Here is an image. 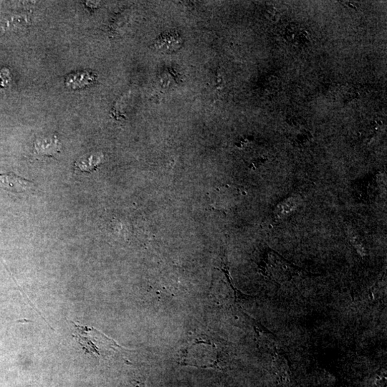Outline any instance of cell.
<instances>
[{
  "label": "cell",
  "mask_w": 387,
  "mask_h": 387,
  "mask_svg": "<svg viewBox=\"0 0 387 387\" xmlns=\"http://www.w3.org/2000/svg\"><path fill=\"white\" fill-rule=\"evenodd\" d=\"M58 141L55 139L38 140L35 143V149L39 154H51L58 151Z\"/></svg>",
  "instance_id": "cell-5"
},
{
  "label": "cell",
  "mask_w": 387,
  "mask_h": 387,
  "mask_svg": "<svg viewBox=\"0 0 387 387\" xmlns=\"http://www.w3.org/2000/svg\"><path fill=\"white\" fill-rule=\"evenodd\" d=\"M33 183L14 173L0 174V188L14 193L31 190Z\"/></svg>",
  "instance_id": "cell-3"
},
{
  "label": "cell",
  "mask_w": 387,
  "mask_h": 387,
  "mask_svg": "<svg viewBox=\"0 0 387 387\" xmlns=\"http://www.w3.org/2000/svg\"><path fill=\"white\" fill-rule=\"evenodd\" d=\"M183 45V40L176 30H171L161 34L155 40L153 46L164 53H172L180 49Z\"/></svg>",
  "instance_id": "cell-4"
},
{
  "label": "cell",
  "mask_w": 387,
  "mask_h": 387,
  "mask_svg": "<svg viewBox=\"0 0 387 387\" xmlns=\"http://www.w3.org/2000/svg\"><path fill=\"white\" fill-rule=\"evenodd\" d=\"M72 323L75 328V333L72 336L82 346L85 354L104 358L112 353L121 352L127 349L93 327L81 325L74 322Z\"/></svg>",
  "instance_id": "cell-1"
},
{
  "label": "cell",
  "mask_w": 387,
  "mask_h": 387,
  "mask_svg": "<svg viewBox=\"0 0 387 387\" xmlns=\"http://www.w3.org/2000/svg\"><path fill=\"white\" fill-rule=\"evenodd\" d=\"M99 161V159H97L96 158L94 159L93 156H91L90 159L82 161L81 162H79L78 164H75V166L83 172H90L96 168Z\"/></svg>",
  "instance_id": "cell-6"
},
{
  "label": "cell",
  "mask_w": 387,
  "mask_h": 387,
  "mask_svg": "<svg viewBox=\"0 0 387 387\" xmlns=\"http://www.w3.org/2000/svg\"><path fill=\"white\" fill-rule=\"evenodd\" d=\"M206 335H192L187 339L181 353V361L183 365L198 367H216L218 366V351L212 340L209 338L204 350Z\"/></svg>",
  "instance_id": "cell-2"
},
{
  "label": "cell",
  "mask_w": 387,
  "mask_h": 387,
  "mask_svg": "<svg viewBox=\"0 0 387 387\" xmlns=\"http://www.w3.org/2000/svg\"><path fill=\"white\" fill-rule=\"evenodd\" d=\"M10 73L6 67L0 70V88L7 86L10 81Z\"/></svg>",
  "instance_id": "cell-7"
}]
</instances>
